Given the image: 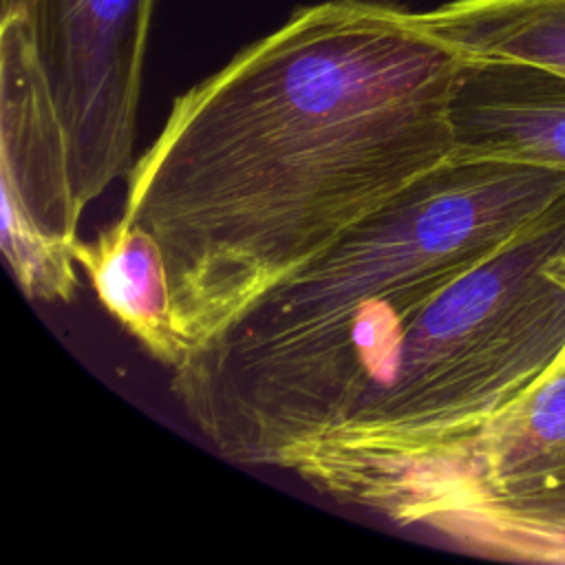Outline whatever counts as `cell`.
<instances>
[{
  "mask_svg": "<svg viewBox=\"0 0 565 565\" xmlns=\"http://www.w3.org/2000/svg\"><path fill=\"white\" fill-rule=\"evenodd\" d=\"M461 64L417 13L329 0L172 102L121 216L159 241L190 351L450 159Z\"/></svg>",
  "mask_w": 565,
  "mask_h": 565,
  "instance_id": "1",
  "label": "cell"
},
{
  "mask_svg": "<svg viewBox=\"0 0 565 565\" xmlns=\"http://www.w3.org/2000/svg\"><path fill=\"white\" fill-rule=\"evenodd\" d=\"M73 256L106 311L152 360L177 369L190 347L177 327L168 260L159 241L119 216L93 241H77Z\"/></svg>",
  "mask_w": 565,
  "mask_h": 565,
  "instance_id": "8",
  "label": "cell"
},
{
  "mask_svg": "<svg viewBox=\"0 0 565 565\" xmlns=\"http://www.w3.org/2000/svg\"><path fill=\"white\" fill-rule=\"evenodd\" d=\"M0 247L29 300L68 302L82 205L68 139L18 4L4 0L0 38Z\"/></svg>",
  "mask_w": 565,
  "mask_h": 565,
  "instance_id": "6",
  "label": "cell"
},
{
  "mask_svg": "<svg viewBox=\"0 0 565 565\" xmlns=\"http://www.w3.org/2000/svg\"><path fill=\"white\" fill-rule=\"evenodd\" d=\"M417 15L463 57L519 60L565 75V0H450Z\"/></svg>",
  "mask_w": 565,
  "mask_h": 565,
  "instance_id": "9",
  "label": "cell"
},
{
  "mask_svg": "<svg viewBox=\"0 0 565 565\" xmlns=\"http://www.w3.org/2000/svg\"><path fill=\"white\" fill-rule=\"evenodd\" d=\"M360 508L483 556L550 563L565 545V366L459 444L380 483Z\"/></svg>",
  "mask_w": 565,
  "mask_h": 565,
  "instance_id": "4",
  "label": "cell"
},
{
  "mask_svg": "<svg viewBox=\"0 0 565 565\" xmlns=\"http://www.w3.org/2000/svg\"><path fill=\"white\" fill-rule=\"evenodd\" d=\"M565 249V194L503 247L404 316L340 422L289 470L349 505L459 444L565 351V289L547 263Z\"/></svg>",
  "mask_w": 565,
  "mask_h": 565,
  "instance_id": "3",
  "label": "cell"
},
{
  "mask_svg": "<svg viewBox=\"0 0 565 565\" xmlns=\"http://www.w3.org/2000/svg\"><path fill=\"white\" fill-rule=\"evenodd\" d=\"M60 113L82 210L130 170L154 0H9Z\"/></svg>",
  "mask_w": 565,
  "mask_h": 565,
  "instance_id": "5",
  "label": "cell"
},
{
  "mask_svg": "<svg viewBox=\"0 0 565 565\" xmlns=\"http://www.w3.org/2000/svg\"><path fill=\"white\" fill-rule=\"evenodd\" d=\"M563 194V172L450 157L192 349L172 369L174 397L221 457L260 466L280 415L349 324L415 313Z\"/></svg>",
  "mask_w": 565,
  "mask_h": 565,
  "instance_id": "2",
  "label": "cell"
},
{
  "mask_svg": "<svg viewBox=\"0 0 565 565\" xmlns=\"http://www.w3.org/2000/svg\"><path fill=\"white\" fill-rule=\"evenodd\" d=\"M547 274H550L552 280H556V282L565 289V249L558 252V254L547 263ZM558 366H565V351L561 353V358H558V362H556L554 369H558Z\"/></svg>",
  "mask_w": 565,
  "mask_h": 565,
  "instance_id": "10",
  "label": "cell"
},
{
  "mask_svg": "<svg viewBox=\"0 0 565 565\" xmlns=\"http://www.w3.org/2000/svg\"><path fill=\"white\" fill-rule=\"evenodd\" d=\"M452 159L565 174V75L519 60L463 57L452 99Z\"/></svg>",
  "mask_w": 565,
  "mask_h": 565,
  "instance_id": "7",
  "label": "cell"
},
{
  "mask_svg": "<svg viewBox=\"0 0 565 565\" xmlns=\"http://www.w3.org/2000/svg\"><path fill=\"white\" fill-rule=\"evenodd\" d=\"M552 563H565V545L552 556Z\"/></svg>",
  "mask_w": 565,
  "mask_h": 565,
  "instance_id": "11",
  "label": "cell"
}]
</instances>
